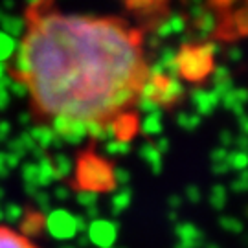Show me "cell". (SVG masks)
<instances>
[{
    "label": "cell",
    "instance_id": "1",
    "mask_svg": "<svg viewBox=\"0 0 248 248\" xmlns=\"http://www.w3.org/2000/svg\"><path fill=\"white\" fill-rule=\"evenodd\" d=\"M11 72L37 122L66 138L112 131L151 85L138 28L118 15L64 11L55 0L26 8Z\"/></svg>",
    "mask_w": 248,
    "mask_h": 248
},
{
    "label": "cell",
    "instance_id": "2",
    "mask_svg": "<svg viewBox=\"0 0 248 248\" xmlns=\"http://www.w3.org/2000/svg\"><path fill=\"white\" fill-rule=\"evenodd\" d=\"M0 248H41L35 241L18 228L0 224Z\"/></svg>",
    "mask_w": 248,
    "mask_h": 248
}]
</instances>
